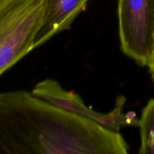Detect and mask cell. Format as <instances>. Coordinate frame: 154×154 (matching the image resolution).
Listing matches in <instances>:
<instances>
[{
  "mask_svg": "<svg viewBox=\"0 0 154 154\" xmlns=\"http://www.w3.org/2000/svg\"><path fill=\"white\" fill-rule=\"evenodd\" d=\"M120 132L25 90L0 93V154H126Z\"/></svg>",
  "mask_w": 154,
  "mask_h": 154,
  "instance_id": "6da1fadb",
  "label": "cell"
},
{
  "mask_svg": "<svg viewBox=\"0 0 154 154\" xmlns=\"http://www.w3.org/2000/svg\"><path fill=\"white\" fill-rule=\"evenodd\" d=\"M45 0H0V75L34 49Z\"/></svg>",
  "mask_w": 154,
  "mask_h": 154,
  "instance_id": "7a4b0ae2",
  "label": "cell"
},
{
  "mask_svg": "<svg viewBox=\"0 0 154 154\" xmlns=\"http://www.w3.org/2000/svg\"><path fill=\"white\" fill-rule=\"evenodd\" d=\"M117 14L122 51L147 66L154 44V0H118Z\"/></svg>",
  "mask_w": 154,
  "mask_h": 154,
  "instance_id": "3957f363",
  "label": "cell"
},
{
  "mask_svg": "<svg viewBox=\"0 0 154 154\" xmlns=\"http://www.w3.org/2000/svg\"><path fill=\"white\" fill-rule=\"evenodd\" d=\"M32 93L63 111L91 120L114 132H120L124 126H139V119L136 118L134 113L125 114L123 111L126 102L123 95L116 99L112 111L108 114H102L87 107L78 94L67 91L58 81L51 78L38 83Z\"/></svg>",
  "mask_w": 154,
  "mask_h": 154,
  "instance_id": "277c9868",
  "label": "cell"
},
{
  "mask_svg": "<svg viewBox=\"0 0 154 154\" xmlns=\"http://www.w3.org/2000/svg\"><path fill=\"white\" fill-rule=\"evenodd\" d=\"M89 0H45L43 21L36 34L34 48H38L53 36L69 29L75 18L85 8Z\"/></svg>",
  "mask_w": 154,
  "mask_h": 154,
  "instance_id": "5b68a950",
  "label": "cell"
},
{
  "mask_svg": "<svg viewBox=\"0 0 154 154\" xmlns=\"http://www.w3.org/2000/svg\"><path fill=\"white\" fill-rule=\"evenodd\" d=\"M141 147L139 154H154V99H150L139 119Z\"/></svg>",
  "mask_w": 154,
  "mask_h": 154,
  "instance_id": "8992f818",
  "label": "cell"
},
{
  "mask_svg": "<svg viewBox=\"0 0 154 154\" xmlns=\"http://www.w3.org/2000/svg\"><path fill=\"white\" fill-rule=\"evenodd\" d=\"M147 66L149 67L150 75H151L152 78H153L154 81V44H153V51H152L151 57H150V61H149L148 66Z\"/></svg>",
  "mask_w": 154,
  "mask_h": 154,
  "instance_id": "52a82bcc",
  "label": "cell"
}]
</instances>
